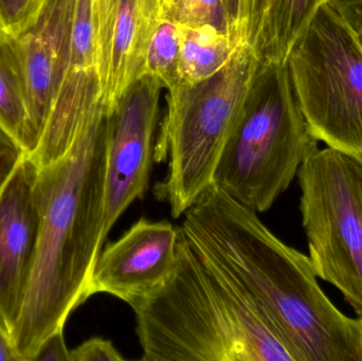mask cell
<instances>
[{"label":"cell","mask_w":362,"mask_h":361,"mask_svg":"<svg viewBox=\"0 0 362 361\" xmlns=\"http://www.w3.org/2000/svg\"><path fill=\"white\" fill-rule=\"evenodd\" d=\"M144 361H295L235 284L183 233L167 281L134 307Z\"/></svg>","instance_id":"3"},{"label":"cell","mask_w":362,"mask_h":361,"mask_svg":"<svg viewBox=\"0 0 362 361\" xmlns=\"http://www.w3.org/2000/svg\"><path fill=\"white\" fill-rule=\"evenodd\" d=\"M122 354L116 349L108 339L93 337L70 350L69 361H121L124 360Z\"/></svg>","instance_id":"20"},{"label":"cell","mask_w":362,"mask_h":361,"mask_svg":"<svg viewBox=\"0 0 362 361\" xmlns=\"http://www.w3.org/2000/svg\"><path fill=\"white\" fill-rule=\"evenodd\" d=\"M259 65L252 49L240 46L208 80L168 89L167 114L154 148V161H167L168 171L155 194L169 205L174 218L212 186L219 156L244 112Z\"/></svg>","instance_id":"4"},{"label":"cell","mask_w":362,"mask_h":361,"mask_svg":"<svg viewBox=\"0 0 362 361\" xmlns=\"http://www.w3.org/2000/svg\"><path fill=\"white\" fill-rule=\"evenodd\" d=\"M183 216L192 249L235 284L295 361H362V319L331 302L310 256L283 243L257 212L212 184Z\"/></svg>","instance_id":"1"},{"label":"cell","mask_w":362,"mask_h":361,"mask_svg":"<svg viewBox=\"0 0 362 361\" xmlns=\"http://www.w3.org/2000/svg\"><path fill=\"white\" fill-rule=\"evenodd\" d=\"M161 89L158 81L144 74L106 112V237L127 208L148 192Z\"/></svg>","instance_id":"8"},{"label":"cell","mask_w":362,"mask_h":361,"mask_svg":"<svg viewBox=\"0 0 362 361\" xmlns=\"http://www.w3.org/2000/svg\"><path fill=\"white\" fill-rule=\"evenodd\" d=\"M0 133L18 152L34 150L27 86L14 38L0 32Z\"/></svg>","instance_id":"14"},{"label":"cell","mask_w":362,"mask_h":361,"mask_svg":"<svg viewBox=\"0 0 362 361\" xmlns=\"http://www.w3.org/2000/svg\"><path fill=\"white\" fill-rule=\"evenodd\" d=\"M18 150L13 146V144L0 133V184L6 175L8 167L19 154Z\"/></svg>","instance_id":"23"},{"label":"cell","mask_w":362,"mask_h":361,"mask_svg":"<svg viewBox=\"0 0 362 361\" xmlns=\"http://www.w3.org/2000/svg\"><path fill=\"white\" fill-rule=\"evenodd\" d=\"M70 350L66 345L64 330L53 333L46 339L34 361H69Z\"/></svg>","instance_id":"22"},{"label":"cell","mask_w":362,"mask_h":361,"mask_svg":"<svg viewBox=\"0 0 362 361\" xmlns=\"http://www.w3.org/2000/svg\"><path fill=\"white\" fill-rule=\"evenodd\" d=\"M93 11L102 104L110 112L142 76L165 8L163 0H93Z\"/></svg>","instance_id":"10"},{"label":"cell","mask_w":362,"mask_h":361,"mask_svg":"<svg viewBox=\"0 0 362 361\" xmlns=\"http://www.w3.org/2000/svg\"><path fill=\"white\" fill-rule=\"evenodd\" d=\"M170 1H171V0H163V8H165V6H167L168 4H169Z\"/></svg>","instance_id":"25"},{"label":"cell","mask_w":362,"mask_h":361,"mask_svg":"<svg viewBox=\"0 0 362 361\" xmlns=\"http://www.w3.org/2000/svg\"><path fill=\"white\" fill-rule=\"evenodd\" d=\"M178 83L197 84L221 71L235 53L238 45L229 33L211 25H178Z\"/></svg>","instance_id":"15"},{"label":"cell","mask_w":362,"mask_h":361,"mask_svg":"<svg viewBox=\"0 0 362 361\" xmlns=\"http://www.w3.org/2000/svg\"><path fill=\"white\" fill-rule=\"evenodd\" d=\"M298 178L315 273L362 319V158L318 148L300 165Z\"/></svg>","instance_id":"7"},{"label":"cell","mask_w":362,"mask_h":361,"mask_svg":"<svg viewBox=\"0 0 362 361\" xmlns=\"http://www.w3.org/2000/svg\"><path fill=\"white\" fill-rule=\"evenodd\" d=\"M361 42H362V37H361Z\"/></svg>","instance_id":"26"},{"label":"cell","mask_w":362,"mask_h":361,"mask_svg":"<svg viewBox=\"0 0 362 361\" xmlns=\"http://www.w3.org/2000/svg\"><path fill=\"white\" fill-rule=\"evenodd\" d=\"M0 361H17L10 339L0 326Z\"/></svg>","instance_id":"24"},{"label":"cell","mask_w":362,"mask_h":361,"mask_svg":"<svg viewBox=\"0 0 362 361\" xmlns=\"http://www.w3.org/2000/svg\"><path fill=\"white\" fill-rule=\"evenodd\" d=\"M76 1L45 0L31 25L14 38L27 86L34 148L69 65Z\"/></svg>","instance_id":"12"},{"label":"cell","mask_w":362,"mask_h":361,"mask_svg":"<svg viewBox=\"0 0 362 361\" xmlns=\"http://www.w3.org/2000/svg\"><path fill=\"white\" fill-rule=\"evenodd\" d=\"M180 237V227L169 220L140 218L122 237L100 251L89 297L110 295L134 309L171 275Z\"/></svg>","instance_id":"9"},{"label":"cell","mask_w":362,"mask_h":361,"mask_svg":"<svg viewBox=\"0 0 362 361\" xmlns=\"http://www.w3.org/2000/svg\"><path fill=\"white\" fill-rule=\"evenodd\" d=\"M107 117L100 104L67 152L35 167V249L10 343L17 361H34L45 341L64 330L89 297L105 243Z\"/></svg>","instance_id":"2"},{"label":"cell","mask_w":362,"mask_h":361,"mask_svg":"<svg viewBox=\"0 0 362 361\" xmlns=\"http://www.w3.org/2000/svg\"><path fill=\"white\" fill-rule=\"evenodd\" d=\"M165 15L177 25H211L228 32L221 0H171Z\"/></svg>","instance_id":"18"},{"label":"cell","mask_w":362,"mask_h":361,"mask_svg":"<svg viewBox=\"0 0 362 361\" xmlns=\"http://www.w3.org/2000/svg\"><path fill=\"white\" fill-rule=\"evenodd\" d=\"M180 64V29L175 21L168 17L157 25L146 50L142 76H152L163 88L177 84Z\"/></svg>","instance_id":"17"},{"label":"cell","mask_w":362,"mask_h":361,"mask_svg":"<svg viewBox=\"0 0 362 361\" xmlns=\"http://www.w3.org/2000/svg\"><path fill=\"white\" fill-rule=\"evenodd\" d=\"M102 103L97 67L69 66L53 101L40 140L28 155L36 167L63 156L85 121Z\"/></svg>","instance_id":"13"},{"label":"cell","mask_w":362,"mask_h":361,"mask_svg":"<svg viewBox=\"0 0 362 361\" xmlns=\"http://www.w3.org/2000/svg\"><path fill=\"white\" fill-rule=\"evenodd\" d=\"M325 0H278L265 61H286L287 55Z\"/></svg>","instance_id":"16"},{"label":"cell","mask_w":362,"mask_h":361,"mask_svg":"<svg viewBox=\"0 0 362 361\" xmlns=\"http://www.w3.org/2000/svg\"><path fill=\"white\" fill-rule=\"evenodd\" d=\"M318 142L296 99L286 61H261L213 184L263 213L288 189Z\"/></svg>","instance_id":"5"},{"label":"cell","mask_w":362,"mask_h":361,"mask_svg":"<svg viewBox=\"0 0 362 361\" xmlns=\"http://www.w3.org/2000/svg\"><path fill=\"white\" fill-rule=\"evenodd\" d=\"M35 165L19 153L0 184V326L10 339L35 249Z\"/></svg>","instance_id":"11"},{"label":"cell","mask_w":362,"mask_h":361,"mask_svg":"<svg viewBox=\"0 0 362 361\" xmlns=\"http://www.w3.org/2000/svg\"><path fill=\"white\" fill-rule=\"evenodd\" d=\"M325 2L362 37V0H325Z\"/></svg>","instance_id":"21"},{"label":"cell","mask_w":362,"mask_h":361,"mask_svg":"<svg viewBox=\"0 0 362 361\" xmlns=\"http://www.w3.org/2000/svg\"><path fill=\"white\" fill-rule=\"evenodd\" d=\"M286 65L315 138L362 158L361 38L323 2L291 47Z\"/></svg>","instance_id":"6"},{"label":"cell","mask_w":362,"mask_h":361,"mask_svg":"<svg viewBox=\"0 0 362 361\" xmlns=\"http://www.w3.org/2000/svg\"><path fill=\"white\" fill-rule=\"evenodd\" d=\"M45 0H0V32L16 38L37 16Z\"/></svg>","instance_id":"19"}]
</instances>
